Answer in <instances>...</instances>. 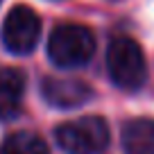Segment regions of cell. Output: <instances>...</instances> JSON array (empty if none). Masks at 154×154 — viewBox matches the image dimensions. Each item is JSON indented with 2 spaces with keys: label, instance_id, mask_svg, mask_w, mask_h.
<instances>
[{
  "label": "cell",
  "instance_id": "obj_1",
  "mask_svg": "<svg viewBox=\"0 0 154 154\" xmlns=\"http://www.w3.org/2000/svg\"><path fill=\"white\" fill-rule=\"evenodd\" d=\"M95 52V36L84 25H59L48 41V57L59 68L84 66Z\"/></svg>",
  "mask_w": 154,
  "mask_h": 154
},
{
  "label": "cell",
  "instance_id": "obj_2",
  "mask_svg": "<svg viewBox=\"0 0 154 154\" xmlns=\"http://www.w3.org/2000/svg\"><path fill=\"white\" fill-rule=\"evenodd\" d=\"M106 68L109 75L120 88H138L147 77V66L140 45L129 36H118L106 50Z\"/></svg>",
  "mask_w": 154,
  "mask_h": 154
},
{
  "label": "cell",
  "instance_id": "obj_3",
  "mask_svg": "<svg viewBox=\"0 0 154 154\" xmlns=\"http://www.w3.org/2000/svg\"><path fill=\"white\" fill-rule=\"evenodd\" d=\"M54 138L66 152L72 154H95L109 145V127L97 116L77 118L72 122L59 125Z\"/></svg>",
  "mask_w": 154,
  "mask_h": 154
},
{
  "label": "cell",
  "instance_id": "obj_4",
  "mask_svg": "<svg viewBox=\"0 0 154 154\" xmlns=\"http://www.w3.org/2000/svg\"><path fill=\"white\" fill-rule=\"evenodd\" d=\"M41 34V20L36 11L25 5H18L7 14L2 23V43L14 54H27L34 50Z\"/></svg>",
  "mask_w": 154,
  "mask_h": 154
},
{
  "label": "cell",
  "instance_id": "obj_5",
  "mask_svg": "<svg viewBox=\"0 0 154 154\" xmlns=\"http://www.w3.org/2000/svg\"><path fill=\"white\" fill-rule=\"evenodd\" d=\"M43 97L52 106L59 109H70L79 106L93 95V88L82 79H45L43 82Z\"/></svg>",
  "mask_w": 154,
  "mask_h": 154
},
{
  "label": "cell",
  "instance_id": "obj_6",
  "mask_svg": "<svg viewBox=\"0 0 154 154\" xmlns=\"http://www.w3.org/2000/svg\"><path fill=\"white\" fill-rule=\"evenodd\" d=\"M23 93H25L23 72L16 68H2L0 70V118L2 120L18 113Z\"/></svg>",
  "mask_w": 154,
  "mask_h": 154
},
{
  "label": "cell",
  "instance_id": "obj_7",
  "mask_svg": "<svg viewBox=\"0 0 154 154\" xmlns=\"http://www.w3.org/2000/svg\"><path fill=\"white\" fill-rule=\"evenodd\" d=\"M125 154H154V120L134 118L122 127Z\"/></svg>",
  "mask_w": 154,
  "mask_h": 154
},
{
  "label": "cell",
  "instance_id": "obj_8",
  "mask_svg": "<svg viewBox=\"0 0 154 154\" xmlns=\"http://www.w3.org/2000/svg\"><path fill=\"white\" fill-rule=\"evenodd\" d=\"M2 154H48V145L43 138L29 131H16L2 145Z\"/></svg>",
  "mask_w": 154,
  "mask_h": 154
}]
</instances>
